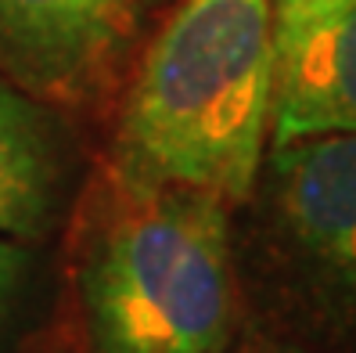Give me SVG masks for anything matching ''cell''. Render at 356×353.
Segmentation results:
<instances>
[{"label":"cell","mask_w":356,"mask_h":353,"mask_svg":"<svg viewBox=\"0 0 356 353\" xmlns=\"http://www.w3.org/2000/svg\"><path fill=\"white\" fill-rule=\"evenodd\" d=\"M26 274H29V249L22 242L0 238V321H4V314L11 310Z\"/></svg>","instance_id":"obj_8"},{"label":"cell","mask_w":356,"mask_h":353,"mask_svg":"<svg viewBox=\"0 0 356 353\" xmlns=\"http://www.w3.org/2000/svg\"><path fill=\"white\" fill-rule=\"evenodd\" d=\"M65 195V144L54 112L0 72V238H44Z\"/></svg>","instance_id":"obj_6"},{"label":"cell","mask_w":356,"mask_h":353,"mask_svg":"<svg viewBox=\"0 0 356 353\" xmlns=\"http://www.w3.org/2000/svg\"><path fill=\"white\" fill-rule=\"evenodd\" d=\"M245 353H299V350L281 346V343H263V339H256V343H248V350H245Z\"/></svg>","instance_id":"obj_9"},{"label":"cell","mask_w":356,"mask_h":353,"mask_svg":"<svg viewBox=\"0 0 356 353\" xmlns=\"http://www.w3.org/2000/svg\"><path fill=\"white\" fill-rule=\"evenodd\" d=\"M137 4H140V0H137Z\"/></svg>","instance_id":"obj_10"},{"label":"cell","mask_w":356,"mask_h":353,"mask_svg":"<svg viewBox=\"0 0 356 353\" xmlns=\"http://www.w3.org/2000/svg\"><path fill=\"white\" fill-rule=\"evenodd\" d=\"M227 205L184 184H119L79 267L94 353H227L234 331Z\"/></svg>","instance_id":"obj_2"},{"label":"cell","mask_w":356,"mask_h":353,"mask_svg":"<svg viewBox=\"0 0 356 353\" xmlns=\"http://www.w3.org/2000/svg\"><path fill=\"white\" fill-rule=\"evenodd\" d=\"M137 0H0V72L40 101H79L112 72Z\"/></svg>","instance_id":"obj_4"},{"label":"cell","mask_w":356,"mask_h":353,"mask_svg":"<svg viewBox=\"0 0 356 353\" xmlns=\"http://www.w3.org/2000/svg\"><path fill=\"white\" fill-rule=\"evenodd\" d=\"M274 65V0H180L122 105L119 184L248 198L270 134Z\"/></svg>","instance_id":"obj_1"},{"label":"cell","mask_w":356,"mask_h":353,"mask_svg":"<svg viewBox=\"0 0 356 353\" xmlns=\"http://www.w3.org/2000/svg\"><path fill=\"white\" fill-rule=\"evenodd\" d=\"M270 198L284 245L317 288L356 310V134H321L274 148Z\"/></svg>","instance_id":"obj_3"},{"label":"cell","mask_w":356,"mask_h":353,"mask_svg":"<svg viewBox=\"0 0 356 353\" xmlns=\"http://www.w3.org/2000/svg\"><path fill=\"white\" fill-rule=\"evenodd\" d=\"M274 148L321 134H356V0L277 44Z\"/></svg>","instance_id":"obj_5"},{"label":"cell","mask_w":356,"mask_h":353,"mask_svg":"<svg viewBox=\"0 0 356 353\" xmlns=\"http://www.w3.org/2000/svg\"><path fill=\"white\" fill-rule=\"evenodd\" d=\"M339 4H346V0H274V47L302 33Z\"/></svg>","instance_id":"obj_7"}]
</instances>
